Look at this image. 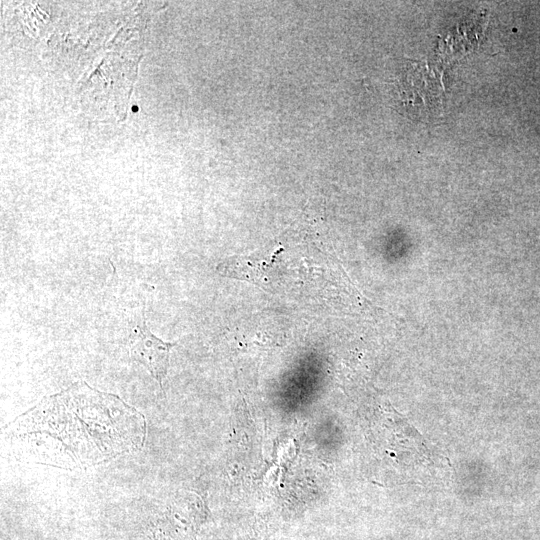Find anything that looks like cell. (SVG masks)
<instances>
[{
  "label": "cell",
  "instance_id": "7a4b0ae2",
  "mask_svg": "<svg viewBox=\"0 0 540 540\" xmlns=\"http://www.w3.org/2000/svg\"><path fill=\"white\" fill-rule=\"evenodd\" d=\"M175 344L165 342L155 336L143 321V323L137 324L133 330L130 355L133 360L143 365L163 388V381L168 370L170 349Z\"/></svg>",
  "mask_w": 540,
  "mask_h": 540
},
{
  "label": "cell",
  "instance_id": "6da1fadb",
  "mask_svg": "<svg viewBox=\"0 0 540 540\" xmlns=\"http://www.w3.org/2000/svg\"><path fill=\"white\" fill-rule=\"evenodd\" d=\"M5 438L30 460L87 468L139 449L143 415L118 396L77 382L44 398L5 427Z\"/></svg>",
  "mask_w": 540,
  "mask_h": 540
}]
</instances>
